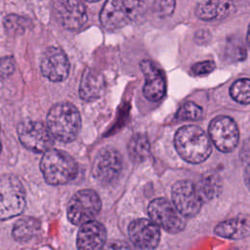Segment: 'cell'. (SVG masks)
<instances>
[{
    "instance_id": "1",
    "label": "cell",
    "mask_w": 250,
    "mask_h": 250,
    "mask_svg": "<svg viewBox=\"0 0 250 250\" xmlns=\"http://www.w3.org/2000/svg\"><path fill=\"white\" fill-rule=\"evenodd\" d=\"M174 144L180 156L193 164L205 161L212 151L208 136L195 125L181 127L175 135Z\"/></svg>"
},
{
    "instance_id": "2",
    "label": "cell",
    "mask_w": 250,
    "mask_h": 250,
    "mask_svg": "<svg viewBox=\"0 0 250 250\" xmlns=\"http://www.w3.org/2000/svg\"><path fill=\"white\" fill-rule=\"evenodd\" d=\"M46 125L54 139L62 143L72 142L80 131V113L69 103L56 104L47 114Z\"/></svg>"
},
{
    "instance_id": "3",
    "label": "cell",
    "mask_w": 250,
    "mask_h": 250,
    "mask_svg": "<svg viewBox=\"0 0 250 250\" xmlns=\"http://www.w3.org/2000/svg\"><path fill=\"white\" fill-rule=\"evenodd\" d=\"M40 169L45 181L56 186L74 180L78 172V165L67 152L52 148L43 154Z\"/></svg>"
},
{
    "instance_id": "4",
    "label": "cell",
    "mask_w": 250,
    "mask_h": 250,
    "mask_svg": "<svg viewBox=\"0 0 250 250\" xmlns=\"http://www.w3.org/2000/svg\"><path fill=\"white\" fill-rule=\"evenodd\" d=\"M146 4L135 0H108L104 3L100 20L106 29L120 28L144 16Z\"/></svg>"
},
{
    "instance_id": "5",
    "label": "cell",
    "mask_w": 250,
    "mask_h": 250,
    "mask_svg": "<svg viewBox=\"0 0 250 250\" xmlns=\"http://www.w3.org/2000/svg\"><path fill=\"white\" fill-rule=\"evenodd\" d=\"M25 206V190L14 175L0 177V221L20 215Z\"/></svg>"
},
{
    "instance_id": "6",
    "label": "cell",
    "mask_w": 250,
    "mask_h": 250,
    "mask_svg": "<svg viewBox=\"0 0 250 250\" xmlns=\"http://www.w3.org/2000/svg\"><path fill=\"white\" fill-rule=\"evenodd\" d=\"M102 207L99 194L93 189H81L72 195L67 203L68 221L75 226H82L94 221Z\"/></svg>"
},
{
    "instance_id": "7",
    "label": "cell",
    "mask_w": 250,
    "mask_h": 250,
    "mask_svg": "<svg viewBox=\"0 0 250 250\" xmlns=\"http://www.w3.org/2000/svg\"><path fill=\"white\" fill-rule=\"evenodd\" d=\"M18 137L25 148L37 153H45L52 149L55 143L47 125L35 120H25L20 123Z\"/></svg>"
},
{
    "instance_id": "8",
    "label": "cell",
    "mask_w": 250,
    "mask_h": 250,
    "mask_svg": "<svg viewBox=\"0 0 250 250\" xmlns=\"http://www.w3.org/2000/svg\"><path fill=\"white\" fill-rule=\"evenodd\" d=\"M147 212L150 221L170 233H178L186 227L184 216L166 198L159 197L150 201Z\"/></svg>"
},
{
    "instance_id": "9",
    "label": "cell",
    "mask_w": 250,
    "mask_h": 250,
    "mask_svg": "<svg viewBox=\"0 0 250 250\" xmlns=\"http://www.w3.org/2000/svg\"><path fill=\"white\" fill-rule=\"evenodd\" d=\"M209 136L215 146L223 152L233 150L239 141V132L234 120L225 115L217 116L210 122Z\"/></svg>"
},
{
    "instance_id": "10",
    "label": "cell",
    "mask_w": 250,
    "mask_h": 250,
    "mask_svg": "<svg viewBox=\"0 0 250 250\" xmlns=\"http://www.w3.org/2000/svg\"><path fill=\"white\" fill-rule=\"evenodd\" d=\"M172 203L184 217H193L201 209L203 200L190 181H179L172 188Z\"/></svg>"
},
{
    "instance_id": "11",
    "label": "cell",
    "mask_w": 250,
    "mask_h": 250,
    "mask_svg": "<svg viewBox=\"0 0 250 250\" xmlns=\"http://www.w3.org/2000/svg\"><path fill=\"white\" fill-rule=\"evenodd\" d=\"M122 156L113 147H104L96 155L92 174L102 184H108L115 180L122 171Z\"/></svg>"
},
{
    "instance_id": "12",
    "label": "cell",
    "mask_w": 250,
    "mask_h": 250,
    "mask_svg": "<svg viewBox=\"0 0 250 250\" xmlns=\"http://www.w3.org/2000/svg\"><path fill=\"white\" fill-rule=\"evenodd\" d=\"M40 69L49 80L63 81L69 73V62L65 53L59 47H49L41 57Z\"/></svg>"
},
{
    "instance_id": "13",
    "label": "cell",
    "mask_w": 250,
    "mask_h": 250,
    "mask_svg": "<svg viewBox=\"0 0 250 250\" xmlns=\"http://www.w3.org/2000/svg\"><path fill=\"white\" fill-rule=\"evenodd\" d=\"M53 9L58 21L66 29H78L87 21L86 7L80 1L58 0L53 2Z\"/></svg>"
},
{
    "instance_id": "14",
    "label": "cell",
    "mask_w": 250,
    "mask_h": 250,
    "mask_svg": "<svg viewBox=\"0 0 250 250\" xmlns=\"http://www.w3.org/2000/svg\"><path fill=\"white\" fill-rule=\"evenodd\" d=\"M128 234L135 246L141 250H153L160 241V229L150 220H134L128 227Z\"/></svg>"
},
{
    "instance_id": "15",
    "label": "cell",
    "mask_w": 250,
    "mask_h": 250,
    "mask_svg": "<svg viewBox=\"0 0 250 250\" xmlns=\"http://www.w3.org/2000/svg\"><path fill=\"white\" fill-rule=\"evenodd\" d=\"M140 67L146 77V82L143 88L145 97L150 102L161 100L166 89L162 72L149 60H143L140 62Z\"/></svg>"
},
{
    "instance_id": "16",
    "label": "cell",
    "mask_w": 250,
    "mask_h": 250,
    "mask_svg": "<svg viewBox=\"0 0 250 250\" xmlns=\"http://www.w3.org/2000/svg\"><path fill=\"white\" fill-rule=\"evenodd\" d=\"M106 230L104 225L91 221L82 225L78 230L76 245L78 250H101L105 243Z\"/></svg>"
},
{
    "instance_id": "17",
    "label": "cell",
    "mask_w": 250,
    "mask_h": 250,
    "mask_svg": "<svg viewBox=\"0 0 250 250\" xmlns=\"http://www.w3.org/2000/svg\"><path fill=\"white\" fill-rule=\"evenodd\" d=\"M104 91L105 81L103 74L94 68H87L80 81V98L87 102H93L100 99L104 95Z\"/></svg>"
},
{
    "instance_id": "18",
    "label": "cell",
    "mask_w": 250,
    "mask_h": 250,
    "mask_svg": "<svg viewBox=\"0 0 250 250\" xmlns=\"http://www.w3.org/2000/svg\"><path fill=\"white\" fill-rule=\"evenodd\" d=\"M221 237L229 239H241L250 235V218L237 217L218 224L214 229Z\"/></svg>"
},
{
    "instance_id": "19",
    "label": "cell",
    "mask_w": 250,
    "mask_h": 250,
    "mask_svg": "<svg viewBox=\"0 0 250 250\" xmlns=\"http://www.w3.org/2000/svg\"><path fill=\"white\" fill-rule=\"evenodd\" d=\"M233 8L231 2L227 1H202L195 7V15L203 21H211L227 16Z\"/></svg>"
},
{
    "instance_id": "20",
    "label": "cell",
    "mask_w": 250,
    "mask_h": 250,
    "mask_svg": "<svg viewBox=\"0 0 250 250\" xmlns=\"http://www.w3.org/2000/svg\"><path fill=\"white\" fill-rule=\"evenodd\" d=\"M40 230V222L32 217H23L18 220L13 228L12 234L19 242L32 239Z\"/></svg>"
},
{
    "instance_id": "21",
    "label": "cell",
    "mask_w": 250,
    "mask_h": 250,
    "mask_svg": "<svg viewBox=\"0 0 250 250\" xmlns=\"http://www.w3.org/2000/svg\"><path fill=\"white\" fill-rule=\"evenodd\" d=\"M149 142L146 135L137 133L128 143V152L135 163H140L149 155Z\"/></svg>"
},
{
    "instance_id": "22",
    "label": "cell",
    "mask_w": 250,
    "mask_h": 250,
    "mask_svg": "<svg viewBox=\"0 0 250 250\" xmlns=\"http://www.w3.org/2000/svg\"><path fill=\"white\" fill-rule=\"evenodd\" d=\"M229 94L239 104H250V79L241 78L233 82L229 88Z\"/></svg>"
},
{
    "instance_id": "23",
    "label": "cell",
    "mask_w": 250,
    "mask_h": 250,
    "mask_svg": "<svg viewBox=\"0 0 250 250\" xmlns=\"http://www.w3.org/2000/svg\"><path fill=\"white\" fill-rule=\"evenodd\" d=\"M28 20L19 15H8L5 17L3 23L7 32L11 35L22 34L28 25Z\"/></svg>"
},
{
    "instance_id": "24",
    "label": "cell",
    "mask_w": 250,
    "mask_h": 250,
    "mask_svg": "<svg viewBox=\"0 0 250 250\" xmlns=\"http://www.w3.org/2000/svg\"><path fill=\"white\" fill-rule=\"evenodd\" d=\"M202 115V108L192 102L183 104L177 112V117L181 120H199Z\"/></svg>"
},
{
    "instance_id": "25",
    "label": "cell",
    "mask_w": 250,
    "mask_h": 250,
    "mask_svg": "<svg viewBox=\"0 0 250 250\" xmlns=\"http://www.w3.org/2000/svg\"><path fill=\"white\" fill-rule=\"evenodd\" d=\"M216 67V64L212 61H204V62H199L194 63L191 66V72L194 75L197 76H202V75H207L211 73Z\"/></svg>"
},
{
    "instance_id": "26",
    "label": "cell",
    "mask_w": 250,
    "mask_h": 250,
    "mask_svg": "<svg viewBox=\"0 0 250 250\" xmlns=\"http://www.w3.org/2000/svg\"><path fill=\"white\" fill-rule=\"evenodd\" d=\"M15 62L12 57L0 58V78H5L13 73Z\"/></svg>"
},
{
    "instance_id": "27",
    "label": "cell",
    "mask_w": 250,
    "mask_h": 250,
    "mask_svg": "<svg viewBox=\"0 0 250 250\" xmlns=\"http://www.w3.org/2000/svg\"><path fill=\"white\" fill-rule=\"evenodd\" d=\"M153 5L154 11L160 16H168L172 14L175 8L174 1H155Z\"/></svg>"
},
{
    "instance_id": "28",
    "label": "cell",
    "mask_w": 250,
    "mask_h": 250,
    "mask_svg": "<svg viewBox=\"0 0 250 250\" xmlns=\"http://www.w3.org/2000/svg\"><path fill=\"white\" fill-rule=\"evenodd\" d=\"M240 159L245 167L250 166V138L245 140L240 149Z\"/></svg>"
},
{
    "instance_id": "29",
    "label": "cell",
    "mask_w": 250,
    "mask_h": 250,
    "mask_svg": "<svg viewBox=\"0 0 250 250\" xmlns=\"http://www.w3.org/2000/svg\"><path fill=\"white\" fill-rule=\"evenodd\" d=\"M102 250H132V249L124 242L111 241L105 244Z\"/></svg>"
},
{
    "instance_id": "30",
    "label": "cell",
    "mask_w": 250,
    "mask_h": 250,
    "mask_svg": "<svg viewBox=\"0 0 250 250\" xmlns=\"http://www.w3.org/2000/svg\"><path fill=\"white\" fill-rule=\"evenodd\" d=\"M244 182L248 188V189L250 190V166L245 167V171H244Z\"/></svg>"
},
{
    "instance_id": "31",
    "label": "cell",
    "mask_w": 250,
    "mask_h": 250,
    "mask_svg": "<svg viewBox=\"0 0 250 250\" xmlns=\"http://www.w3.org/2000/svg\"><path fill=\"white\" fill-rule=\"evenodd\" d=\"M246 40H247V44H248V47L250 48V24H249V26H248L247 35H246Z\"/></svg>"
},
{
    "instance_id": "32",
    "label": "cell",
    "mask_w": 250,
    "mask_h": 250,
    "mask_svg": "<svg viewBox=\"0 0 250 250\" xmlns=\"http://www.w3.org/2000/svg\"><path fill=\"white\" fill-rule=\"evenodd\" d=\"M0 150H1V144H0Z\"/></svg>"
}]
</instances>
